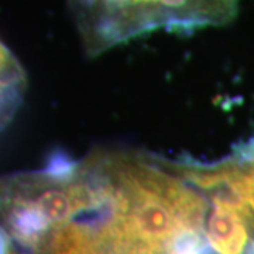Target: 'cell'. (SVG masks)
Returning <instances> with one entry per match:
<instances>
[{"label":"cell","instance_id":"cell-1","mask_svg":"<svg viewBox=\"0 0 254 254\" xmlns=\"http://www.w3.org/2000/svg\"><path fill=\"white\" fill-rule=\"evenodd\" d=\"M86 54L155 31L188 34L233 21L240 0H68Z\"/></svg>","mask_w":254,"mask_h":254},{"label":"cell","instance_id":"cell-2","mask_svg":"<svg viewBox=\"0 0 254 254\" xmlns=\"http://www.w3.org/2000/svg\"><path fill=\"white\" fill-rule=\"evenodd\" d=\"M46 246L51 254H96L91 239L69 222L54 227Z\"/></svg>","mask_w":254,"mask_h":254}]
</instances>
